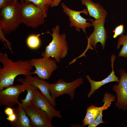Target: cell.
Segmentation results:
<instances>
[{
    "instance_id": "6da1fadb",
    "label": "cell",
    "mask_w": 127,
    "mask_h": 127,
    "mask_svg": "<svg viewBox=\"0 0 127 127\" xmlns=\"http://www.w3.org/2000/svg\"><path fill=\"white\" fill-rule=\"evenodd\" d=\"M0 90L13 84L15 78L20 75H31L33 67L30 60H19L14 62L9 59L7 53L0 52Z\"/></svg>"
},
{
    "instance_id": "7a4b0ae2",
    "label": "cell",
    "mask_w": 127,
    "mask_h": 127,
    "mask_svg": "<svg viewBox=\"0 0 127 127\" xmlns=\"http://www.w3.org/2000/svg\"><path fill=\"white\" fill-rule=\"evenodd\" d=\"M52 33H50L52 39L49 44L45 47L44 51L41 54L42 57L53 58L57 62L65 58L68 53V45L65 33L60 34V27L57 25L52 29Z\"/></svg>"
},
{
    "instance_id": "3957f363",
    "label": "cell",
    "mask_w": 127,
    "mask_h": 127,
    "mask_svg": "<svg viewBox=\"0 0 127 127\" xmlns=\"http://www.w3.org/2000/svg\"><path fill=\"white\" fill-rule=\"evenodd\" d=\"M23 4L13 2L1 9L0 12V28L5 35L15 31L21 23L20 9Z\"/></svg>"
},
{
    "instance_id": "277c9868",
    "label": "cell",
    "mask_w": 127,
    "mask_h": 127,
    "mask_svg": "<svg viewBox=\"0 0 127 127\" xmlns=\"http://www.w3.org/2000/svg\"><path fill=\"white\" fill-rule=\"evenodd\" d=\"M22 23L33 28L43 24L47 17L42 10L32 2L25 1L20 9Z\"/></svg>"
},
{
    "instance_id": "5b68a950",
    "label": "cell",
    "mask_w": 127,
    "mask_h": 127,
    "mask_svg": "<svg viewBox=\"0 0 127 127\" xmlns=\"http://www.w3.org/2000/svg\"><path fill=\"white\" fill-rule=\"evenodd\" d=\"M105 17H102L95 20L91 19V25L93 27V33L87 37V44L86 48L80 56L74 59L72 61L74 63L78 58L83 56L86 57L85 54L89 49L93 50L94 47L95 49L97 44L100 42L101 44L102 50L105 48L107 39V38L106 30L104 27Z\"/></svg>"
},
{
    "instance_id": "8992f818",
    "label": "cell",
    "mask_w": 127,
    "mask_h": 127,
    "mask_svg": "<svg viewBox=\"0 0 127 127\" xmlns=\"http://www.w3.org/2000/svg\"><path fill=\"white\" fill-rule=\"evenodd\" d=\"M17 81L22 84L16 85H11L0 91V104L1 106H6L12 107L14 105H20L18 98L22 92L27 89L29 84L24 82L23 78H20Z\"/></svg>"
},
{
    "instance_id": "52a82bcc",
    "label": "cell",
    "mask_w": 127,
    "mask_h": 127,
    "mask_svg": "<svg viewBox=\"0 0 127 127\" xmlns=\"http://www.w3.org/2000/svg\"><path fill=\"white\" fill-rule=\"evenodd\" d=\"M81 78L75 79L71 82H67L62 79H60L54 83H50L49 91L53 99L65 94L69 95L72 100L75 96L76 89L83 83Z\"/></svg>"
},
{
    "instance_id": "ba28073f",
    "label": "cell",
    "mask_w": 127,
    "mask_h": 127,
    "mask_svg": "<svg viewBox=\"0 0 127 127\" xmlns=\"http://www.w3.org/2000/svg\"><path fill=\"white\" fill-rule=\"evenodd\" d=\"M30 64L36 70L32 74H36L40 79L48 80L53 72L58 67L56 60L50 57H43L32 58L30 60Z\"/></svg>"
},
{
    "instance_id": "9c48e42d",
    "label": "cell",
    "mask_w": 127,
    "mask_h": 127,
    "mask_svg": "<svg viewBox=\"0 0 127 127\" xmlns=\"http://www.w3.org/2000/svg\"><path fill=\"white\" fill-rule=\"evenodd\" d=\"M61 6L63 12L69 17L70 22L69 27H75L76 30L78 32H80L81 29L86 34V28L92 26L91 23L87 22V20H90L91 19L83 18L81 16L80 14L83 13L87 16L88 12L87 9L84 8L80 11L74 10L70 9L63 2L61 3Z\"/></svg>"
},
{
    "instance_id": "30bf717a",
    "label": "cell",
    "mask_w": 127,
    "mask_h": 127,
    "mask_svg": "<svg viewBox=\"0 0 127 127\" xmlns=\"http://www.w3.org/2000/svg\"><path fill=\"white\" fill-rule=\"evenodd\" d=\"M23 107L29 118L31 127H54L47 113L37 107L32 105Z\"/></svg>"
},
{
    "instance_id": "8fae6325",
    "label": "cell",
    "mask_w": 127,
    "mask_h": 127,
    "mask_svg": "<svg viewBox=\"0 0 127 127\" xmlns=\"http://www.w3.org/2000/svg\"><path fill=\"white\" fill-rule=\"evenodd\" d=\"M119 73L120 78L117 85H113L112 89L116 93L117 98L115 106L119 109L127 110V72L121 69Z\"/></svg>"
},
{
    "instance_id": "7c38bea8",
    "label": "cell",
    "mask_w": 127,
    "mask_h": 127,
    "mask_svg": "<svg viewBox=\"0 0 127 127\" xmlns=\"http://www.w3.org/2000/svg\"><path fill=\"white\" fill-rule=\"evenodd\" d=\"M115 96L109 93H106L102 100L104 103L102 106L98 107L91 105L87 107L85 117L82 120L83 123V126L91 124L101 111L107 109L110 106L111 103L116 100L115 99Z\"/></svg>"
},
{
    "instance_id": "4fadbf2b",
    "label": "cell",
    "mask_w": 127,
    "mask_h": 127,
    "mask_svg": "<svg viewBox=\"0 0 127 127\" xmlns=\"http://www.w3.org/2000/svg\"><path fill=\"white\" fill-rule=\"evenodd\" d=\"M32 105L36 106L45 111L51 121L55 117L63 119L60 111L55 110L49 101L36 88L35 96L32 101Z\"/></svg>"
},
{
    "instance_id": "5bb4252c",
    "label": "cell",
    "mask_w": 127,
    "mask_h": 127,
    "mask_svg": "<svg viewBox=\"0 0 127 127\" xmlns=\"http://www.w3.org/2000/svg\"><path fill=\"white\" fill-rule=\"evenodd\" d=\"M23 80L27 83L32 85L38 89L43 95L55 108L56 105L55 100L51 96L49 91L50 83L44 79H40L38 76L33 77L31 75L25 76Z\"/></svg>"
},
{
    "instance_id": "9a60e30c",
    "label": "cell",
    "mask_w": 127,
    "mask_h": 127,
    "mask_svg": "<svg viewBox=\"0 0 127 127\" xmlns=\"http://www.w3.org/2000/svg\"><path fill=\"white\" fill-rule=\"evenodd\" d=\"M111 57L112 70L110 74L106 78L102 80L97 81L92 80L89 75H86V77L91 86L90 91L87 95L88 98H90L96 90L98 89L103 85L111 82H119L120 79L115 75L114 70V62L116 57L113 54L112 55Z\"/></svg>"
},
{
    "instance_id": "2e32d148",
    "label": "cell",
    "mask_w": 127,
    "mask_h": 127,
    "mask_svg": "<svg viewBox=\"0 0 127 127\" xmlns=\"http://www.w3.org/2000/svg\"><path fill=\"white\" fill-rule=\"evenodd\" d=\"M82 5L87 8L89 16L95 20L107 16V13L100 4L93 2L91 0H81Z\"/></svg>"
},
{
    "instance_id": "e0dca14e",
    "label": "cell",
    "mask_w": 127,
    "mask_h": 127,
    "mask_svg": "<svg viewBox=\"0 0 127 127\" xmlns=\"http://www.w3.org/2000/svg\"><path fill=\"white\" fill-rule=\"evenodd\" d=\"M14 108L16 118L12 123L10 122L12 127H31L29 119L24 108L20 105Z\"/></svg>"
},
{
    "instance_id": "ac0fdd59",
    "label": "cell",
    "mask_w": 127,
    "mask_h": 127,
    "mask_svg": "<svg viewBox=\"0 0 127 127\" xmlns=\"http://www.w3.org/2000/svg\"><path fill=\"white\" fill-rule=\"evenodd\" d=\"M36 88L32 85L29 84L26 90L27 94L25 98L22 100L20 99L21 102V105L24 107L32 105V101L35 95Z\"/></svg>"
},
{
    "instance_id": "d6986e66",
    "label": "cell",
    "mask_w": 127,
    "mask_h": 127,
    "mask_svg": "<svg viewBox=\"0 0 127 127\" xmlns=\"http://www.w3.org/2000/svg\"><path fill=\"white\" fill-rule=\"evenodd\" d=\"M55 0H24L32 2L40 8L47 17V11Z\"/></svg>"
},
{
    "instance_id": "ffe728a7",
    "label": "cell",
    "mask_w": 127,
    "mask_h": 127,
    "mask_svg": "<svg viewBox=\"0 0 127 127\" xmlns=\"http://www.w3.org/2000/svg\"><path fill=\"white\" fill-rule=\"evenodd\" d=\"M122 45H123V47L118 55V56L127 59V34L125 35L122 34L119 38L117 48H119L120 46Z\"/></svg>"
},
{
    "instance_id": "44dd1931",
    "label": "cell",
    "mask_w": 127,
    "mask_h": 127,
    "mask_svg": "<svg viewBox=\"0 0 127 127\" xmlns=\"http://www.w3.org/2000/svg\"><path fill=\"white\" fill-rule=\"evenodd\" d=\"M39 34L37 35L34 34L29 35L27 38L26 43L29 48L32 49H36L39 48L40 45V41L39 36L43 34Z\"/></svg>"
},
{
    "instance_id": "7402d4cb",
    "label": "cell",
    "mask_w": 127,
    "mask_h": 127,
    "mask_svg": "<svg viewBox=\"0 0 127 127\" xmlns=\"http://www.w3.org/2000/svg\"><path fill=\"white\" fill-rule=\"evenodd\" d=\"M0 40L4 44V47L7 48H8L10 51L11 52L13 53V52L11 46L12 44L6 38L5 36V34L0 28Z\"/></svg>"
},
{
    "instance_id": "603a6c76",
    "label": "cell",
    "mask_w": 127,
    "mask_h": 127,
    "mask_svg": "<svg viewBox=\"0 0 127 127\" xmlns=\"http://www.w3.org/2000/svg\"><path fill=\"white\" fill-rule=\"evenodd\" d=\"M103 111H101L96 118L90 125H88V127H96L99 124L104 122L102 120Z\"/></svg>"
},
{
    "instance_id": "cb8c5ba5",
    "label": "cell",
    "mask_w": 127,
    "mask_h": 127,
    "mask_svg": "<svg viewBox=\"0 0 127 127\" xmlns=\"http://www.w3.org/2000/svg\"><path fill=\"white\" fill-rule=\"evenodd\" d=\"M124 25L122 24L117 26L113 31L114 34L113 36V37L115 38L122 34L124 31Z\"/></svg>"
},
{
    "instance_id": "d4e9b609",
    "label": "cell",
    "mask_w": 127,
    "mask_h": 127,
    "mask_svg": "<svg viewBox=\"0 0 127 127\" xmlns=\"http://www.w3.org/2000/svg\"><path fill=\"white\" fill-rule=\"evenodd\" d=\"M13 2V0H0V9H2Z\"/></svg>"
},
{
    "instance_id": "484cf974",
    "label": "cell",
    "mask_w": 127,
    "mask_h": 127,
    "mask_svg": "<svg viewBox=\"0 0 127 127\" xmlns=\"http://www.w3.org/2000/svg\"><path fill=\"white\" fill-rule=\"evenodd\" d=\"M16 116L15 112L12 114L7 116L6 119L10 121V122L12 123L14 122L16 120Z\"/></svg>"
},
{
    "instance_id": "4316f807",
    "label": "cell",
    "mask_w": 127,
    "mask_h": 127,
    "mask_svg": "<svg viewBox=\"0 0 127 127\" xmlns=\"http://www.w3.org/2000/svg\"><path fill=\"white\" fill-rule=\"evenodd\" d=\"M14 112V108L9 107H6L4 110L5 114L7 116L12 114Z\"/></svg>"
},
{
    "instance_id": "83f0119b",
    "label": "cell",
    "mask_w": 127,
    "mask_h": 127,
    "mask_svg": "<svg viewBox=\"0 0 127 127\" xmlns=\"http://www.w3.org/2000/svg\"><path fill=\"white\" fill-rule=\"evenodd\" d=\"M22 3L23 4L24 3V0H20ZM18 0H13V2L14 3H16L18 1Z\"/></svg>"
},
{
    "instance_id": "f1b7e54d",
    "label": "cell",
    "mask_w": 127,
    "mask_h": 127,
    "mask_svg": "<svg viewBox=\"0 0 127 127\" xmlns=\"http://www.w3.org/2000/svg\"><path fill=\"white\" fill-rule=\"evenodd\" d=\"M126 127H127V125Z\"/></svg>"
}]
</instances>
